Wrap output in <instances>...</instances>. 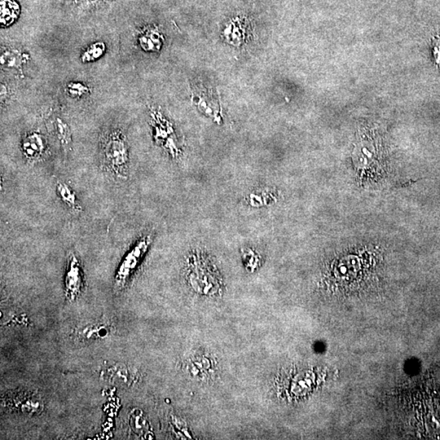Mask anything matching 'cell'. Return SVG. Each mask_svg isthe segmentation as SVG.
I'll list each match as a JSON object with an SVG mask.
<instances>
[{"label": "cell", "mask_w": 440, "mask_h": 440, "mask_svg": "<svg viewBox=\"0 0 440 440\" xmlns=\"http://www.w3.org/2000/svg\"><path fill=\"white\" fill-rule=\"evenodd\" d=\"M85 287V274L76 255L68 254L65 275V294L69 302H74L81 296Z\"/></svg>", "instance_id": "3957f363"}, {"label": "cell", "mask_w": 440, "mask_h": 440, "mask_svg": "<svg viewBox=\"0 0 440 440\" xmlns=\"http://www.w3.org/2000/svg\"><path fill=\"white\" fill-rule=\"evenodd\" d=\"M112 328L107 323L96 322L87 323L74 330V337L79 342L83 343L94 342L104 340L109 336Z\"/></svg>", "instance_id": "5b68a950"}, {"label": "cell", "mask_w": 440, "mask_h": 440, "mask_svg": "<svg viewBox=\"0 0 440 440\" xmlns=\"http://www.w3.org/2000/svg\"><path fill=\"white\" fill-rule=\"evenodd\" d=\"M57 195L61 198L70 209L78 211L81 210V206L78 204L76 195L67 184L58 182L56 184Z\"/></svg>", "instance_id": "30bf717a"}, {"label": "cell", "mask_w": 440, "mask_h": 440, "mask_svg": "<svg viewBox=\"0 0 440 440\" xmlns=\"http://www.w3.org/2000/svg\"><path fill=\"white\" fill-rule=\"evenodd\" d=\"M21 8L15 0H0V23L1 28L10 26L19 19Z\"/></svg>", "instance_id": "9c48e42d"}, {"label": "cell", "mask_w": 440, "mask_h": 440, "mask_svg": "<svg viewBox=\"0 0 440 440\" xmlns=\"http://www.w3.org/2000/svg\"><path fill=\"white\" fill-rule=\"evenodd\" d=\"M139 42L144 51L158 52L164 43V37L157 28H149L140 34Z\"/></svg>", "instance_id": "ba28073f"}, {"label": "cell", "mask_w": 440, "mask_h": 440, "mask_svg": "<svg viewBox=\"0 0 440 440\" xmlns=\"http://www.w3.org/2000/svg\"><path fill=\"white\" fill-rule=\"evenodd\" d=\"M107 46L103 42H96L88 46L81 55L83 63H91L98 60L104 54Z\"/></svg>", "instance_id": "8fae6325"}, {"label": "cell", "mask_w": 440, "mask_h": 440, "mask_svg": "<svg viewBox=\"0 0 440 440\" xmlns=\"http://www.w3.org/2000/svg\"><path fill=\"white\" fill-rule=\"evenodd\" d=\"M45 151V142L43 135L38 133H32L26 135L22 142V151L28 160H38Z\"/></svg>", "instance_id": "52a82bcc"}, {"label": "cell", "mask_w": 440, "mask_h": 440, "mask_svg": "<svg viewBox=\"0 0 440 440\" xmlns=\"http://www.w3.org/2000/svg\"><path fill=\"white\" fill-rule=\"evenodd\" d=\"M21 55L16 52H4V54L1 55V64L7 67H19L21 65Z\"/></svg>", "instance_id": "5bb4252c"}, {"label": "cell", "mask_w": 440, "mask_h": 440, "mask_svg": "<svg viewBox=\"0 0 440 440\" xmlns=\"http://www.w3.org/2000/svg\"><path fill=\"white\" fill-rule=\"evenodd\" d=\"M56 132L57 136L63 144H69L72 142V132H70L69 126L63 120H57Z\"/></svg>", "instance_id": "4fadbf2b"}, {"label": "cell", "mask_w": 440, "mask_h": 440, "mask_svg": "<svg viewBox=\"0 0 440 440\" xmlns=\"http://www.w3.org/2000/svg\"><path fill=\"white\" fill-rule=\"evenodd\" d=\"M100 375L107 381L126 387L133 384L135 380L134 372L125 364L103 365Z\"/></svg>", "instance_id": "8992f818"}, {"label": "cell", "mask_w": 440, "mask_h": 440, "mask_svg": "<svg viewBox=\"0 0 440 440\" xmlns=\"http://www.w3.org/2000/svg\"><path fill=\"white\" fill-rule=\"evenodd\" d=\"M151 243V236H142L136 244L133 246L126 256L123 258L120 267H118L116 280L114 285L118 289L124 288V286L129 283V279L133 272L138 267L140 259L142 258L145 252Z\"/></svg>", "instance_id": "7a4b0ae2"}, {"label": "cell", "mask_w": 440, "mask_h": 440, "mask_svg": "<svg viewBox=\"0 0 440 440\" xmlns=\"http://www.w3.org/2000/svg\"><path fill=\"white\" fill-rule=\"evenodd\" d=\"M66 91L74 98H82L90 94V88L85 83L74 81L66 85Z\"/></svg>", "instance_id": "7c38bea8"}, {"label": "cell", "mask_w": 440, "mask_h": 440, "mask_svg": "<svg viewBox=\"0 0 440 440\" xmlns=\"http://www.w3.org/2000/svg\"><path fill=\"white\" fill-rule=\"evenodd\" d=\"M101 161L104 168L116 177L126 179L129 176V145L121 131H112L104 136Z\"/></svg>", "instance_id": "6da1fadb"}, {"label": "cell", "mask_w": 440, "mask_h": 440, "mask_svg": "<svg viewBox=\"0 0 440 440\" xmlns=\"http://www.w3.org/2000/svg\"><path fill=\"white\" fill-rule=\"evenodd\" d=\"M8 400V406L24 415H38L43 409V403L39 396L29 391L12 393Z\"/></svg>", "instance_id": "277c9868"}]
</instances>
